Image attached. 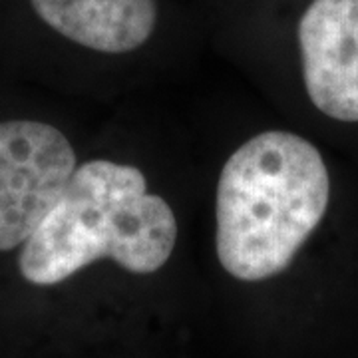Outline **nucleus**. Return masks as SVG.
<instances>
[{"instance_id":"obj_3","label":"nucleus","mask_w":358,"mask_h":358,"mask_svg":"<svg viewBox=\"0 0 358 358\" xmlns=\"http://www.w3.org/2000/svg\"><path fill=\"white\" fill-rule=\"evenodd\" d=\"M78 166L74 145L56 126L38 120L0 122V251L30 239Z\"/></svg>"},{"instance_id":"obj_4","label":"nucleus","mask_w":358,"mask_h":358,"mask_svg":"<svg viewBox=\"0 0 358 358\" xmlns=\"http://www.w3.org/2000/svg\"><path fill=\"white\" fill-rule=\"evenodd\" d=\"M293 38L310 108L336 126L358 128V0H303Z\"/></svg>"},{"instance_id":"obj_1","label":"nucleus","mask_w":358,"mask_h":358,"mask_svg":"<svg viewBox=\"0 0 358 358\" xmlns=\"http://www.w3.org/2000/svg\"><path fill=\"white\" fill-rule=\"evenodd\" d=\"M331 207L333 173L319 145L293 129L259 131L219 173V265L243 282L279 277L322 229Z\"/></svg>"},{"instance_id":"obj_2","label":"nucleus","mask_w":358,"mask_h":358,"mask_svg":"<svg viewBox=\"0 0 358 358\" xmlns=\"http://www.w3.org/2000/svg\"><path fill=\"white\" fill-rule=\"evenodd\" d=\"M179 237L173 207L150 193L140 167L90 159L80 164L60 201L22 245L26 281L50 287L110 259L134 275L166 267Z\"/></svg>"},{"instance_id":"obj_5","label":"nucleus","mask_w":358,"mask_h":358,"mask_svg":"<svg viewBox=\"0 0 358 358\" xmlns=\"http://www.w3.org/2000/svg\"><path fill=\"white\" fill-rule=\"evenodd\" d=\"M52 34L82 50L126 56L152 44L166 22L164 0H24Z\"/></svg>"}]
</instances>
